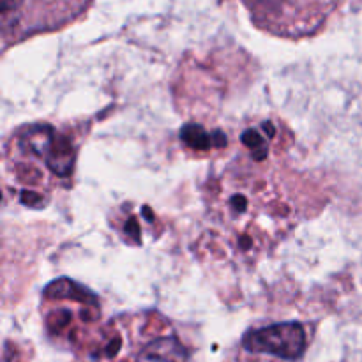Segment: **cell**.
I'll list each match as a JSON object with an SVG mask.
<instances>
[{
    "instance_id": "cell-1",
    "label": "cell",
    "mask_w": 362,
    "mask_h": 362,
    "mask_svg": "<svg viewBox=\"0 0 362 362\" xmlns=\"http://www.w3.org/2000/svg\"><path fill=\"white\" fill-rule=\"evenodd\" d=\"M76 145L67 133L49 126H23L5 142V185L30 209L48 205L52 193L73 179Z\"/></svg>"
},
{
    "instance_id": "cell-2",
    "label": "cell",
    "mask_w": 362,
    "mask_h": 362,
    "mask_svg": "<svg viewBox=\"0 0 362 362\" xmlns=\"http://www.w3.org/2000/svg\"><path fill=\"white\" fill-rule=\"evenodd\" d=\"M41 315L48 336L66 348H78L99 339L101 306L98 297L76 281L60 278L43 292Z\"/></svg>"
},
{
    "instance_id": "cell-3",
    "label": "cell",
    "mask_w": 362,
    "mask_h": 362,
    "mask_svg": "<svg viewBox=\"0 0 362 362\" xmlns=\"http://www.w3.org/2000/svg\"><path fill=\"white\" fill-rule=\"evenodd\" d=\"M339 0H244L253 23L272 36L301 39L313 36Z\"/></svg>"
},
{
    "instance_id": "cell-4",
    "label": "cell",
    "mask_w": 362,
    "mask_h": 362,
    "mask_svg": "<svg viewBox=\"0 0 362 362\" xmlns=\"http://www.w3.org/2000/svg\"><path fill=\"white\" fill-rule=\"evenodd\" d=\"M131 348L128 362H188L190 355L170 321L156 311L122 315L111 320Z\"/></svg>"
},
{
    "instance_id": "cell-5",
    "label": "cell",
    "mask_w": 362,
    "mask_h": 362,
    "mask_svg": "<svg viewBox=\"0 0 362 362\" xmlns=\"http://www.w3.org/2000/svg\"><path fill=\"white\" fill-rule=\"evenodd\" d=\"M308 346L306 329L297 321L249 330L240 346V362H297Z\"/></svg>"
},
{
    "instance_id": "cell-6",
    "label": "cell",
    "mask_w": 362,
    "mask_h": 362,
    "mask_svg": "<svg viewBox=\"0 0 362 362\" xmlns=\"http://www.w3.org/2000/svg\"><path fill=\"white\" fill-rule=\"evenodd\" d=\"M89 0H4V34L12 37L60 27L83 9Z\"/></svg>"
},
{
    "instance_id": "cell-7",
    "label": "cell",
    "mask_w": 362,
    "mask_h": 362,
    "mask_svg": "<svg viewBox=\"0 0 362 362\" xmlns=\"http://www.w3.org/2000/svg\"><path fill=\"white\" fill-rule=\"evenodd\" d=\"M272 136H274V129L271 124H262L260 128L247 129L242 135V144L251 150L255 159H264L271 147Z\"/></svg>"
},
{
    "instance_id": "cell-8",
    "label": "cell",
    "mask_w": 362,
    "mask_h": 362,
    "mask_svg": "<svg viewBox=\"0 0 362 362\" xmlns=\"http://www.w3.org/2000/svg\"><path fill=\"white\" fill-rule=\"evenodd\" d=\"M182 144L194 152H210L216 147L214 135L198 126V124H188L181 131Z\"/></svg>"
}]
</instances>
